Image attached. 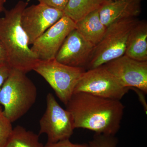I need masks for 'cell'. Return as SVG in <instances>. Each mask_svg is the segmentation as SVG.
Wrapping results in <instances>:
<instances>
[{
    "label": "cell",
    "instance_id": "cell-11",
    "mask_svg": "<svg viewBox=\"0 0 147 147\" xmlns=\"http://www.w3.org/2000/svg\"><path fill=\"white\" fill-rule=\"evenodd\" d=\"M94 47L75 29L66 38L55 59L65 65L85 69Z\"/></svg>",
    "mask_w": 147,
    "mask_h": 147
},
{
    "label": "cell",
    "instance_id": "cell-16",
    "mask_svg": "<svg viewBox=\"0 0 147 147\" xmlns=\"http://www.w3.org/2000/svg\"><path fill=\"white\" fill-rule=\"evenodd\" d=\"M39 141V135L18 125L13 131L3 147H43Z\"/></svg>",
    "mask_w": 147,
    "mask_h": 147
},
{
    "label": "cell",
    "instance_id": "cell-23",
    "mask_svg": "<svg viewBox=\"0 0 147 147\" xmlns=\"http://www.w3.org/2000/svg\"><path fill=\"white\" fill-rule=\"evenodd\" d=\"M6 2V0H0V13L4 12L5 10V4Z\"/></svg>",
    "mask_w": 147,
    "mask_h": 147
},
{
    "label": "cell",
    "instance_id": "cell-19",
    "mask_svg": "<svg viewBox=\"0 0 147 147\" xmlns=\"http://www.w3.org/2000/svg\"><path fill=\"white\" fill-rule=\"evenodd\" d=\"M30 0H28V2ZM40 3L43 4L53 8L63 11L69 0H37Z\"/></svg>",
    "mask_w": 147,
    "mask_h": 147
},
{
    "label": "cell",
    "instance_id": "cell-10",
    "mask_svg": "<svg viewBox=\"0 0 147 147\" xmlns=\"http://www.w3.org/2000/svg\"><path fill=\"white\" fill-rule=\"evenodd\" d=\"M76 29V23L64 15L35 40L31 50L40 61L55 59L66 38Z\"/></svg>",
    "mask_w": 147,
    "mask_h": 147
},
{
    "label": "cell",
    "instance_id": "cell-22",
    "mask_svg": "<svg viewBox=\"0 0 147 147\" xmlns=\"http://www.w3.org/2000/svg\"><path fill=\"white\" fill-rule=\"evenodd\" d=\"M8 55L3 44L0 40V65L8 64Z\"/></svg>",
    "mask_w": 147,
    "mask_h": 147
},
{
    "label": "cell",
    "instance_id": "cell-18",
    "mask_svg": "<svg viewBox=\"0 0 147 147\" xmlns=\"http://www.w3.org/2000/svg\"><path fill=\"white\" fill-rule=\"evenodd\" d=\"M13 130L12 123L0 111V147L4 146Z\"/></svg>",
    "mask_w": 147,
    "mask_h": 147
},
{
    "label": "cell",
    "instance_id": "cell-21",
    "mask_svg": "<svg viewBox=\"0 0 147 147\" xmlns=\"http://www.w3.org/2000/svg\"><path fill=\"white\" fill-rule=\"evenodd\" d=\"M11 69L8 64L0 65V90L8 77ZM3 111V109L0 105V111Z\"/></svg>",
    "mask_w": 147,
    "mask_h": 147
},
{
    "label": "cell",
    "instance_id": "cell-12",
    "mask_svg": "<svg viewBox=\"0 0 147 147\" xmlns=\"http://www.w3.org/2000/svg\"><path fill=\"white\" fill-rule=\"evenodd\" d=\"M143 0H105L98 9L100 21L106 27L123 19L137 18L142 12Z\"/></svg>",
    "mask_w": 147,
    "mask_h": 147
},
{
    "label": "cell",
    "instance_id": "cell-15",
    "mask_svg": "<svg viewBox=\"0 0 147 147\" xmlns=\"http://www.w3.org/2000/svg\"><path fill=\"white\" fill-rule=\"evenodd\" d=\"M105 0H69L63 11L64 15L75 23L100 8Z\"/></svg>",
    "mask_w": 147,
    "mask_h": 147
},
{
    "label": "cell",
    "instance_id": "cell-20",
    "mask_svg": "<svg viewBox=\"0 0 147 147\" xmlns=\"http://www.w3.org/2000/svg\"><path fill=\"white\" fill-rule=\"evenodd\" d=\"M43 147H89L87 144H74L69 139L62 140L56 143H47Z\"/></svg>",
    "mask_w": 147,
    "mask_h": 147
},
{
    "label": "cell",
    "instance_id": "cell-13",
    "mask_svg": "<svg viewBox=\"0 0 147 147\" xmlns=\"http://www.w3.org/2000/svg\"><path fill=\"white\" fill-rule=\"evenodd\" d=\"M125 55L142 61H147V23L138 21L128 36Z\"/></svg>",
    "mask_w": 147,
    "mask_h": 147
},
{
    "label": "cell",
    "instance_id": "cell-1",
    "mask_svg": "<svg viewBox=\"0 0 147 147\" xmlns=\"http://www.w3.org/2000/svg\"><path fill=\"white\" fill-rule=\"evenodd\" d=\"M65 106L75 129L115 136L120 128L125 107L120 100L74 93Z\"/></svg>",
    "mask_w": 147,
    "mask_h": 147
},
{
    "label": "cell",
    "instance_id": "cell-2",
    "mask_svg": "<svg viewBox=\"0 0 147 147\" xmlns=\"http://www.w3.org/2000/svg\"><path fill=\"white\" fill-rule=\"evenodd\" d=\"M28 2L19 1L16 5L5 11V16L0 17V40L8 55V65L27 74L40 60L29 47L28 38L21 26V19Z\"/></svg>",
    "mask_w": 147,
    "mask_h": 147
},
{
    "label": "cell",
    "instance_id": "cell-3",
    "mask_svg": "<svg viewBox=\"0 0 147 147\" xmlns=\"http://www.w3.org/2000/svg\"><path fill=\"white\" fill-rule=\"evenodd\" d=\"M37 96L36 87L26 74L11 68L0 90V105L5 115L12 123L16 121L34 105Z\"/></svg>",
    "mask_w": 147,
    "mask_h": 147
},
{
    "label": "cell",
    "instance_id": "cell-8",
    "mask_svg": "<svg viewBox=\"0 0 147 147\" xmlns=\"http://www.w3.org/2000/svg\"><path fill=\"white\" fill-rule=\"evenodd\" d=\"M121 85L147 93V61H142L124 55L103 65Z\"/></svg>",
    "mask_w": 147,
    "mask_h": 147
},
{
    "label": "cell",
    "instance_id": "cell-17",
    "mask_svg": "<svg viewBox=\"0 0 147 147\" xmlns=\"http://www.w3.org/2000/svg\"><path fill=\"white\" fill-rule=\"evenodd\" d=\"M118 144L115 136L95 133L88 144L89 147H117Z\"/></svg>",
    "mask_w": 147,
    "mask_h": 147
},
{
    "label": "cell",
    "instance_id": "cell-4",
    "mask_svg": "<svg viewBox=\"0 0 147 147\" xmlns=\"http://www.w3.org/2000/svg\"><path fill=\"white\" fill-rule=\"evenodd\" d=\"M138 21L137 18L123 19L107 27L104 36L95 46L86 68L104 65L124 55L129 32Z\"/></svg>",
    "mask_w": 147,
    "mask_h": 147
},
{
    "label": "cell",
    "instance_id": "cell-6",
    "mask_svg": "<svg viewBox=\"0 0 147 147\" xmlns=\"http://www.w3.org/2000/svg\"><path fill=\"white\" fill-rule=\"evenodd\" d=\"M129 88L121 85L103 65L85 70L74 88V93L84 92L120 100Z\"/></svg>",
    "mask_w": 147,
    "mask_h": 147
},
{
    "label": "cell",
    "instance_id": "cell-7",
    "mask_svg": "<svg viewBox=\"0 0 147 147\" xmlns=\"http://www.w3.org/2000/svg\"><path fill=\"white\" fill-rule=\"evenodd\" d=\"M39 134H46L47 143L70 139L75 129L70 113L59 105L51 93L46 96L45 112L39 121Z\"/></svg>",
    "mask_w": 147,
    "mask_h": 147
},
{
    "label": "cell",
    "instance_id": "cell-9",
    "mask_svg": "<svg viewBox=\"0 0 147 147\" xmlns=\"http://www.w3.org/2000/svg\"><path fill=\"white\" fill-rule=\"evenodd\" d=\"M64 16L63 11L43 4L27 7L21 15V26L32 45L46 30Z\"/></svg>",
    "mask_w": 147,
    "mask_h": 147
},
{
    "label": "cell",
    "instance_id": "cell-5",
    "mask_svg": "<svg viewBox=\"0 0 147 147\" xmlns=\"http://www.w3.org/2000/svg\"><path fill=\"white\" fill-rule=\"evenodd\" d=\"M34 71L42 76L65 105L71 98L79 79L85 71L80 67L65 65L56 60L39 61Z\"/></svg>",
    "mask_w": 147,
    "mask_h": 147
},
{
    "label": "cell",
    "instance_id": "cell-14",
    "mask_svg": "<svg viewBox=\"0 0 147 147\" xmlns=\"http://www.w3.org/2000/svg\"><path fill=\"white\" fill-rule=\"evenodd\" d=\"M76 29L85 39L95 46L104 36L107 27L100 21L97 9L76 22Z\"/></svg>",
    "mask_w": 147,
    "mask_h": 147
},
{
    "label": "cell",
    "instance_id": "cell-24",
    "mask_svg": "<svg viewBox=\"0 0 147 147\" xmlns=\"http://www.w3.org/2000/svg\"><path fill=\"white\" fill-rule=\"evenodd\" d=\"M108 1H117V0H108Z\"/></svg>",
    "mask_w": 147,
    "mask_h": 147
}]
</instances>
